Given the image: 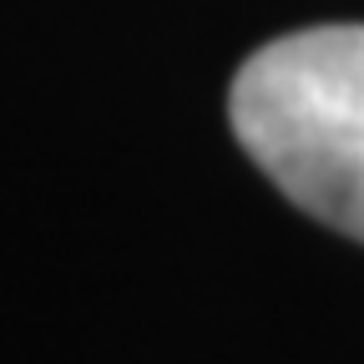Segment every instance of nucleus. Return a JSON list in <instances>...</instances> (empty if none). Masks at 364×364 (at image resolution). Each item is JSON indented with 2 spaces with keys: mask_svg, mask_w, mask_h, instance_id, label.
<instances>
[{
  "mask_svg": "<svg viewBox=\"0 0 364 364\" xmlns=\"http://www.w3.org/2000/svg\"><path fill=\"white\" fill-rule=\"evenodd\" d=\"M233 132L304 213L364 243V26L253 51L233 81Z\"/></svg>",
  "mask_w": 364,
  "mask_h": 364,
  "instance_id": "f257e3e1",
  "label": "nucleus"
}]
</instances>
